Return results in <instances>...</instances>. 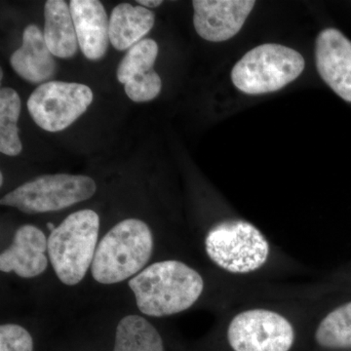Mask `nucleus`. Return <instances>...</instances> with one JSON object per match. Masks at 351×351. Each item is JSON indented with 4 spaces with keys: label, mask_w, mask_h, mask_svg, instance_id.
<instances>
[{
    "label": "nucleus",
    "mask_w": 351,
    "mask_h": 351,
    "mask_svg": "<svg viewBox=\"0 0 351 351\" xmlns=\"http://www.w3.org/2000/svg\"><path fill=\"white\" fill-rule=\"evenodd\" d=\"M48 239L36 226H21L14 235L12 244L0 256V270L15 272L22 278H32L47 269Z\"/></svg>",
    "instance_id": "9b49d317"
},
{
    "label": "nucleus",
    "mask_w": 351,
    "mask_h": 351,
    "mask_svg": "<svg viewBox=\"0 0 351 351\" xmlns=\"http://www.w3.org/2000/svg\"><path fill=\"white\" fill-rule=\"evenodd\" d=\"M113 351H164L163 341L145 318L128 315L117 325Z\"/></svg>",
    "instance_id": "dca6fc26"
},
{
    "label": "nucleus",
    "mask_w": 351,
    "mask_h": 351,
    "mask_svg": "<svg viewBox=\"0 0 351 351\" xmlns=\"http://www.w3.org/2000/svg\"><path fill=\"white\" fill-rule=\"evenodd\" d=\"M156 15L149 9L129 3L113 8L110 18V44L119 51L130 49L154 27Z\"/></svg>",
    "instance_id": "2eb2a0df"
},
{
    "label": "nucleus",
    "mask_w": 351,
    "mask_h": 351,
    "mask_svg": "<svg viewBox=\"0 0 351 351\" xmlns=\"http://www.w3.org/2000/svg\"><path fill=\"white\" fill-rule=\"evenodd\" d=\"M0 351H34L31 334L20 325H1Z\"/></svg>",
    "instance_id": "412c9836"
},
{
    "label": "nucleus",
    "mask_w": 351,
    "mask_h": 351,
    "mask_svg": "<svg viewBox=\"0 0 351 351\" xmlns=\"http://www.w3.org/2000/svg\"><path fill=\"white\" fill-rule=\"evenodd\" d=\"M137 3L145 8L151 9L160 6L163 1L161 0H138Z\"/></svg>",
    "instance_id": "4be33fe9"
},
{
    "label": "nucleus",
    "mask_w": 351,
    "mask_h": 351,
    "mask_svg": "<svg viewBox=\"0 0 351 351\" xmlns=\"http://www.w3.org/2000/svg\"><path fill=\"white\" fill-rule=\"evenodd\" d=\"M208 257L232 274H249L262 267L269 255V244L255 226L230 219L213 226L205 239Z\"/></svg>",
    "instance_id": "39448f33"
},
{
    "label": "nucleus",
    "mask_w": 351,
    "mask_h": 351,
    "mask_svg": "<svg viewBox=\"0 0 351 351\" xmlns=\"http://www.w3.org/2000/svg\"><path fill=\"white\" fill-rule=\"evenodd\" d=\"M315 339L318 345L325 348H351V302L339 306L321 321Z\"/></svg>",
    "instance_id": "a211bd4d"
},
{
    "label": "nucleus",
    "mask_w": 351,
    "mask_h": 351,
    "mask_svg": "<svg viewBox=\"0 0 351 351\" xmlns=\"http://www.w3.org/2000/svg\"><path fill=\"white\" fill-rule=\"evenodd\" d=\"M141 313L154 317L186 311L199 299L204 288L196 270L179 261L149 265L129 281Z\"/></svg>",
    "instance_id": "f257e3e1"
},
{
    "label": "nucleus",
    "mask_w": 351,
    "mask_h": 351,
    "mask_svg": "<svg viewBox=\"0 0 351 351\" xmlns=\"http://www.w3.org/2000/svg\"><path fill=\"white\" fill-rule=\"evenodd\" d=\"M47 228H49L50 232H52L53 230H56L57 226H55L53 223H48Z\"/></svg>",
    "instance_id": "5701e85b"
},
{
    "label": "nucleus",
    "mask_w": 351,
    "mask_h": 351,
    "mask_svg": "<svg viewBox=\"0 0 351 351\" xmlns=\"http://www.w3.org/2000/svg\"><path fill=\"white\" fill-rule=\"evenodd\" d=\"M2 77H3V71H2V69H1V73H0V78H1V80H2Z\"/></svg>",
    "instance_id": "393cba45"
},
{
    "label": "nucleus",
    "mask_w": 351,
    "mask_h": 351,
    "mask_svg": "<svg viewBox=\"0 0 351 351\" xmlns=\"http://www.w3.org/2000/svg\"><path fill=\"white\" fill-rule=\"evenodd\" d=\"M92 101L93 92L87 85L49 82L32 92L27 106L36 125L54 133L71 126L86 112Z\"/></svg>",
    "instance_id": "0eeeda50"
},
{
    "label": "nucleus",
    "mask_w": 351,
    "mask_h": 351,
    "mask_svg": "<svg viewBox=\"0 0 351 351\" xmlns=\"http://www.w3.org/2000/svg\"><path fill=\"white\" fill-rule=\"evenodd\" d=\"M152 251L154 237L149 226L141 219H124L97 246L92 276L101 284L121 282L144 269Z\"/></svg>",
    "instance_id": "f03ea898"
},
{
    "label": "nucleus",
    "mask_w": 351,
    "mask_h": 351,
    "mask_svg": "<svg viewBox=\"0 0 351 351\" xmlns=\"http://www.w3.org/2000/svg\"><path fill=\"white\" fill-rule=\"evenodd\" d=\"M3 184V175L0 174V186H2Z\"/></svg>",
    "instance_id": "b1692460"
},
{
    "label": "nucleus",
    "mask_w": 351,
    "mask_h": 351,
    "mask_svg": "<svg viewBox=\"0 0 351 351\" xmlns=\"http://www.w3.org/2000/svg\"><path fill=\"white\" fill-rule=\"evenodd\" d=\"M78 44L83 55L91 61L103 59L110 40V19L98 0H71L69 2Z\"/></svg>",
    "instance_id": "f8f14e48"
},
{
    "label": "nucleus",
    "mask_w": 351,
    "mask_h": 351,
    "mask_svg": "<svg viewBox=\"0 0 351 351\" xmlns=\"http://www.w3.org/2000/svg\"><path fill=\"white\" fill-rule=\"evenodd\" d=\"M20 114L19 94L12 88H2L0 91V152L5 156H17L23 151L17 125Z\"/></svg>",
    "instance_id": "f3484780"
},
{
    "label": "nucleus",
    "mask_w": 351,
    "mask_h": 351,
    "mask_svg": "<svg viewBox=\"0 0 351 351\" xmlns=\"http://www.w3.org/2000/svg\"><path fill=\"white\" fill-rule=\"evenodd\" d=\"M43 36L54 57L71 59L78 44L69 4L63 0H48L44 5Z\"/></svg>",
    "instance_id": "4468645a"
},
{
    "label": "nucleus",
    "mask_w": 351,
    "mask_h": 351,
    "mask_svg": "<svg viewBox=\"0 0 351 351\" xmlns=\"http://www.w3.org/2000/svg\"><path fill=\"white\" fill-rule=\"evenodd\" d=\"M96 191V182L88 176L44 175L7 193L0 204L17 208L25 214L46 213L89 199Z\"/></svg>",
    "instance_id": "423d86ee"
},
{
    "label": "nucleus",
    "mask_w": 351,
    "mask_h": 351,
    "mask_svg": "<svg viewBox=\"0 0 351 351\" xmlns=\"http://www.w3.org/2000/svg\"><path fill=\"white\" fill-rule=\"evenodd\" d=\"M10 64L20 77L32 84H44L54 77L57 63L38 25L25 27L22 46L11 55Z\"/></svg>",
    "instance_id": "ddd939ff"
},
{
    "label": "nucleus",
    "mask_w": 351,
    "mask_h": 351,
    "mask_svg": "<svg viewBox=\"0 0 351 351\" xmlns=\"http://www.w3.org/2000/svg\"><path fill=\"white\" fill-rule=\"evenodd\" d=\"M228 339L234 351H289L294 345L295 332L280 314L251 309L233 318Z\"/></svg>",
    "instance_id": "6e6552de"
},
{
    "label": "nucleus",
    "mask_w": 351,
    "mask_h": 351,
    "mask_svg": "<svg viewBox=\"0 0 351 351\" xmlns=\"http://www.w3.org/2000/svg\"><path fill=\"white\" fill-rule=\"evenodd\" d=\"M100 218L93 210L69 215L50 233L48 255L61 282L76 285L93 263L98 242Z\"/></svg>",
    "instance_id": "7ed1b4c3"
},
{
    "label": "nucleus",
    "mask_w": 351,
    "mask_h": 351,
    "mask_svg": "<svg viewBox=\"0 0 351 351\" xmlns=\"http://www.w3.org/2000/svg\"><path fill=\"white\" fill-rule=\"evenodd\" d=\"M162 82L156 71L143 77L135 78L124 84L128 98L136 103H145L156 99L160 93Z\"/></svg>",
    "instance_id": "aec40b11"
},
{
    "label": "nucleus",
    "mask_w": 351,
    "mask_h": 351,
    "mask_svg": "<svg viewBox=\"0 0 351 351\" xmlns=\"http://www.w3.org/2000/svg\"><path fill=\"white\" fill-rule=\"evenodd\" d=\"M158 55V45L154 39L145 38L135 44L126 53L117 69V80L126 84L135 78L143 77L154 71Z\"/></svg>",
    "instance_id": "6ab92c4d"
},
{
    "label": "nucleus",
    "mask_w": 351,
    "mask_h": 351,
    "mask_svg": "<svg viewBox=\"0 0 351 351\" xmlns=\"http://www.w3.org/2000/svg\"><path fill=\"white\" fill-rule=\"evenodd\" d=\"M255 4L253 0H195V31L211 43L228 40L239 34Z\"/></svg>",
    "instance_id": "1a4fd4ad"
},
{
    "label": "nucleus",
    "mask_w": 351,
    "mask_h": 351,
    "mask_svg": "<svg viewBox=\"0 0 351 351\" xmlns=\"http://www.w3.org/2000/svg\"><path fill=\"white\" fill-rule=\"evenodd\" d=\"M315 62L325 83L351 103V41L337 29H323L315 44Z\"/></svg>",
    "instance_id": "9d476101"
},
{
    "label": "nucleus",
    "mask_w": 351,
    "mask_h": 351,
    "mask_svg": "<svg viewBox=\"0 0 351 351\" xmlns=\"http://www.w3.org/2000/svg\"><path fill=\"white\" fill-rule=\"evenodd\" d=\"M304 66V57L298 51L280 44H263L247 52L233 66L232 80L243 93H271L297 80Z\"/></svg>",
    "instance_id": "20e7f679"
}]
</instances>
